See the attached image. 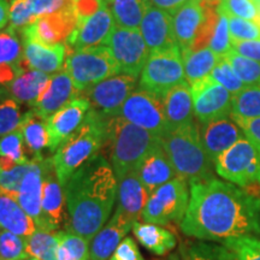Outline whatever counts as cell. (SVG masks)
<instances>
[{
    "label": "cell",
    "mask_w": 260,
    "mask_h": 260,
    "mask_svg": "<svg viewBox=\"0 0 260 260\" xmlns=\"http://www.w3.org/2000/svg\"><path fill=\"white\" fill-rule=\"evenodd\" d=\"M105 46L111 51L122 74L138 77L149 57L147 45L139 29L115 25Z\"/></svg>",
    "instance_id": "obj_11"
},
{
    "label": "cell",
    "mask_w": 260,
    "mask_h": 260,
    "mask_svg": "<svg viewBox=\"0 0 260 260\" xmlns=\"http://www.w3.org/2000/svg\"><path fill=\"white\" fill-rule=\"evenodd\" d=\"M106 125L107 118L89 109L80 128L58 147L52 161L61 186L105 145Z\"/></svg>",
    "instance_id": "obj_5"
},
{
    "label": "cell",
    "mask_w": 260,
    "mask_h": 260,
    "mask_svg": "<svg viewBox=\"0 0 260 260\" xmlns=\"http://www.w3.org/2000/svg\"><path fill=\"white\" fill-rule=\"evenodd\" d=\"M171 18L172 30L178 47L182 52L190 50L206 18L201 0H191L181 6L172 12Z\"/></svg>",
    "instance_id": "obj_21"
},
{
    "label": "cell",
    "mask_w": 260,
    "mask_h": 260,
    "mask_svg": "<svg viewBox=\"0 0 260 260\" xmlns=\"http://www.w3.org/2000/svg\"><path fill=\"white\" fill-rule=\"evenodd\" d=\"M23 135L21 129H16L10 134L0 139V157H8L17 164H25L29 161L24 154Z\"/></svg>",
    "instance_id": "obj_42"
},
{
    "label": "cell",
    "mask_w": 260,
    "mask_h": 260,
    "mask_svg": "<svg viewBox=\"0 0 260 260\" xmlns=\"http://www.w3.org/2000/svg\"><path fill=\"white\" fill-rule=\"evenodd\" d=\"M148 2L149 4L155 6V8L164 10L169 14H172V12L176 11L177 9H180L181 6L191 2V0H148Z\"/></svg>",
    "instance_id": "obj_53"
},
{
    "label": "cell",
    "mask_w": 260,
    "mask_h": 260,
    "mask_svg": "<svg viewBox=\"0 0 260 260\" xmlns=\"http://www.w3.org/2000/svg\"><path fill=\"white\" fill-rule=\"evenodd\" d=\"M89 109L90 104L86 98L76 96L48 117L46 119V126L48 148L51 152H56L65 140L70 138L80 128Z\"/></svg>",
    "instance_id": "obj_16"
},
{
    "label": "cell",
    "mask_w": 260,
    "mask_h": 260,
    "mask_svg": "<svg viewBox=\"0 0 260 260\" xmlns=\"http://www.w3.org/2000/svg\"><path fill=\"white\" fill-rule=\"evenodd\" d=\"M240 128L242 129L243 134L251 141L254 142L256 146L260 147V117L252 119H234Z\"/></svg>",
    "instance_id": "obj_51"
},
{
    "label": "cell",
    "mask_w": 260,
    "mask_h": 260,
    "mask_svg": "<svg viewBox=\"0 0 260 260\" xmlns=\"http://www.w3.org/2000/svg\"><path fill=\"white\" fill-rule=\"evenodd\" d=\"M184 63V75L189 86L205 77H209L222 57L217 56L209 47L200 50H188L182 52Z\"/></svg>",
    "instance_id": "obj_31"
},
{
    "label": "cell",
    "mask_w": 260,
    "mask_h": 260,
    "mask_svg": "<svg viewBox=\"0 0 260 260\" xmlns=\"http://www.w3.org/2000/svg\"><path fill=\"white\" fill-rule=\"evenodd\" d=\"M134 223L113 213L112 218L93 237L90 245V260H109Z\"/></svg>",
    "instance_id": "obj_27"
},
{
    "label": "cell",
    "mask_w": 260,
    "mask_h": 260,
    "mask_svg": "<svg viewBox=\"0 0 260 260\" xmlns=\"http://www.w3.org/2000/svg\"><path fill=\"white\" fill-rule=\"evenodd\" d=\"M0 229L27 239L37 230V225L17 200L0 193Z\"/></svg>",
    "instance_id": "obj_28"
},
{
    "label": "cell",
    "mask_w": 260,
    "mask_h": 260,
    "mask_svg": "<svg viewBox=\"0 0 260 260\" xmlns=\"http://www.w3.org/2000/svg\"><path fill=\"white\" fill-rule=\"evenodd\" d=\"M260 117V87L248 86L233 95L232 118L252 119Z\"/></svg>",
    "instance_id": "obj_35"
},
{
    "label": "cell",
    "mask_w": 260,
    "mask_h": 260,
    "mask_svg": "<svg viewBox=\"0 0 260 260\" xmlns=\"http://www.w3.org/2000/svg\"><path fill=\"white\" fill-rule=\"evenodd\" d=\"M0 230H2V229H0Z\"/></svg>",
    "instance_id": "obj_60"
},
{
    "label": "cell",
    "mask_w": 260,
    "mask_h": 260,
    "mask_svg": "<svg viewBox=\"0 0 260 260\" xmlns=\"http://www.w3.org/2000/svg\"><path fill=\"white\" fill-rule=\"evenodd\" d=\"M115 25V21L105 2L92 16L77 22L76 27L65 41L68 52L103 45L105 46Z\"/></svg>",
    "instance_id": "obj_15"
},
{
    "label": "cell",
    "mask_w": 260,
    "mask_h": 260,
    "mask_svg": "<svg viewBox=\"0 0 260 260\" xmlns=\"http://www.w3.org/2000/svg\"><path fill=\"white\" fill-rule=\"evenodd\" d=\"M116 116L162 138L170 132L165 118L162 96L145 89L134 90L123 104Z\"/></svg>",
    "instance_id": "obj_10"
},
{
    "label": "cell",
    "mask_w": 260,
    "mask_h": 260,
    "mask_svg": "<svg viewBox=\"0 0 260 260\" xmlns=\"http://www.w3.org/2000/svg\"><path fill=\"white\" fill-rule=\"evenodd\" d=\"M24 260H40V259H38V258H34V256H28V258H25Z\"/></svg>",
    "instance_id": "obj_57"
},
{
    "label": "cell",
    "mask_w": 260,
    "mask_h": 260,
    "mask_svg": "<svg viewBox=\"0 0 260 260\" xmlns=\"http://www.w3.org/2000/svg\"><path fill=\"white\" fill-rule=\"evenodd\" d=\"M209 48H211L219 57H224L228 52L232 50V35H230L229 30V21H228L226 14H224L220 10V6L218 21L214 27Z\"/></svg>",
    "instance_id": "obj_41"
},
{
    "label": "cell",
    "mask_w": 260,
    "mask_h": 260,
    "mask_svg": "<svg viewBox=\"0 0 260 260\" xmlns=\"http://www.w3.org/2000/svg\"><path fill=\"white\" fill-rule=\"evenodd\" d=\"M57 260H89V241L73 232H59Z\"/></svg>",
    "instance_id": "obj_37"
},
{
    "label": "cell",
    "mask_w": 260,
    "mask_h": 260,
    "mask_svg": "<svg viewBox=\"0 0 260 260\" xmlns=\"http://www.w3.org/2000/svg\"><path fill=\"white\" fill-rule=\"evenodd\" d=\"M10 21V8L6 0H0V29H3Z\"/></svg>",
    "instance_id": "obj_54"
},
{
    "label": "cell",
    "mask_w": 260,
    "mask_h": 260,
    "mask_svg": "<svg viewBox=\"0 0 260 260\" xmlns=\"http://www.w3.org/2000/svg\"><path fill=\"white\" fill-rule=\"evenodd\" d=\"M37 19L31 0H12L10 6V27L8 30H23V28Z\"/></svg>",
    "instance_id": "obj_43"
},
{
    "label": "cell",
    "mask_w": 260,
    "mask_h": 260,
    "mask_svg": "<svg viewBox=\"0 0 260 260\" xmlns=\"http://www.w3.org/2000/svg\"><path fill=\"white\" fill-rule=\"evenodd\" d=\"M223 260H260V240L242 236L222 242Z\"/></svg>",
    "instance_id": "obj_36"
},
{
    "label": "cell",
    "mask_w": 260,
    "mask_h": 260,
    "mask_svg": "<svg viewBox=\"0 0 260 260\" xmlns=\"http://www.w3.org/2000/svg\"><path fill=\"white\" fill-rule=\"evenodd\" d=\"M232 50L241 56L260 63V40L239 41L232 40Z\"/></svg>",
    "instance_id": "obj_50"
},
{
    "label": "cell",
    "mask_w": 260,
    "mask_h": 260,
    "mask_svg": "<svg viewBox=\"0 0 260 260\" xmlns=\"http://www.w3.org/2000/svg\"><path fill=\"white\" fill-rule=\"evenodd\" d=\"M64 70L70 75L79 93L121 73L111 51L104 45L68 52Z\"/></svg>",
    "instance_id": "obj_6"
},
{
    "label": "cell",
    "mask_w": 260,
    "mask_h": 260,
    "mask_svg": "<svg viewBox=\"0 0 260 260\" xmlns=\"http://www.w3.org/2000/svg\"><path fill=\"white\" fill-rule=\"evenodd\" d=\"M190 90L193 96L194 116L200 123L232 116L233 94L214 81L211 75L191 84Z\"/></svg>",
    "instance_id": "obj_13"
},
{
    "label": "cell",
    "mask_w": 260,
    "mask_h": 260,
    "mask_svg": "<svg viewBox=\"0 0 260 260\" xmlns=\"http://www.w3.org/2000/svg\"><path fill=\"white\" fill-rule=\"evenodd\" d=\"M64 187L58 180L52 158H46L44 168L41 198V219L37 228L56 232L63 222Z\"/></svg>",
    "instance_id": "obj_17"
},
{
    "label": "cell",
    "mask_w": 260,
    "mask_h": 260,
    "mask_svg": "<svg viewBox=\"0 0 260 260\" xmlns=\"http://www.w3.org/2000/svg\"><path fill=\"white\" fill-rule=\"evenodd\" d=\"M138 77L132 75H115L83 90V98L90 104V109L104 118L116 116L130 94L134 92Z\"/></svg>",
    "instance_id": "obj_12"
},
{
    "label": "cell",
    "mask_w": 260,
    "mask_h": 260,
    "mask_svg": "<svg viewBox=\"0 0 260 260\" xmlns=\"http://www.w3.org/2000/svg\"><path fill=\"white\" fill-rule=\"evenodd\" d=\"M214 171L241 188L260 184V147L243 136L214 160Z\"/></svg>",
    "instance_id": "obj_7"
},
{
    "label": "cell",
    "mask_w": 260,
    "mask_h": 260,
    "mask_svg": "<svg viewBox=\"0 0 260 260\" xmlns=\"http://www.w3.org/2000/svg\"><path fill=\"white\" fill-rule=\"evenodd\" d=\"M187 212L181 222L187 236L203 241H225L260 236V200L228 181H194Z\"/></svg>",
    "instance_id": "obj_1"
},
{
    "label": "cell",
    "mask_w": 260,
    "mask_h": 260,
    "mask_svg": "<svg viewBox=\"0 0 260 260\" xmlns=\"http://www.w3.org/2000/svg\"><path fill=\"white\" fill-rule=\"evenodd\" d=\"M189 198L188 182L180 176L175 177L149 194L141 218L146 223L158 225L181 223L187 212Z\"/></svg>",
    "instance_id": "obj_8"
},
{
    "label": "cell",
    "mask_w": 260,
    "mask_h": 260,
    "mask_svg": "<svg viewBox=\"0 0 260 260\" xmlns=\"http://www.w3.org/2000/svg\"><path fill=\"white\" fill-rule=\"evenodd\" d=\"M226 16L228 21H229V30L230 35H232V40H260V25L252 21H248V19H243L229 15Z\"/></svg>",
    "instance_id": "obj_47"
},
{
    "label": "cell",
    "mask_w": 260,
    "mask_h": 260,
    "mask_svg": "<svg viewBox=\"0 0 260 260\" xmlns=\"http://www.w3.org/2000/svg\"><path fill=\"white\" fill-rule=\"evenodd\" d=\"M23 45L22 65L24 69L53 74L65 64L68 56L65 44L46 45L34 40H23Z\"/></svg>",
    "instance_id": "obj_23"
},
{
    "label": "cell",
    "mask_w": 260,
    "mask_h": 260,
    "mask_svg": "<svg viewBox=\"0 0 260 260\" xmlns=\"http://www.w3.org/2000/svg\"><path fill=\"white\" fill-rule=\"evenodd\" d=\"M117 207L115 212L129 222L135 223L141 218L149 193L142 184L136 171H130L118 178Z\"/></svg>",
    "instance_id": "obj_20"
},
{
    "label": "cell",
    "mask_w": 260,
    "mask_h": 260,
    "mask_svg": "<svg viewBox=\"0 0 260 260\" xmlns=\"http://www.w3.org/2000/svg\"><path fill=\"white\" fill-rule=\"evenodd\" d=\"M29 256L40 260H57V251L59 246L58 233L37 228L30 236L25 239Z\"/></svg>",
    "instance_id": "obj_34"
},
{
    "label": "cell",
    "mask_w": 260,
    "mask_h": 260,
    "mask_svg": "<svg viewBox=\"0 0 260 260\" xmlns=\"http://www.w3.org/2000/svg\"><path fill=\"white\" fill-rule=\"evenodd\" d=\"M140 28L149 52L178 46L172 30L171 14L164 10L149 4Z\"/></svg>",
    "instance_id": "obj_22"
},
{
    "label": "cell",
    "mask_w": 260,
    "mask_h": 260,
    "mask_svg": "<svg viewBox=\"0 0 260 260\" xmlns=\"http://www.w3.org/2000/svg\"><path fill=\"white\" fill-rule=\"evenodd\" d=\"M199 132L205 151L213 164L223 152H225L228 148L232 147L235 142L245 136L239 124L229 117L201 123Z\"/></svg>",
    "instance_id": "obj_19"
},
{
    "label": "cell",
    "mask_w": 260,
    "mask_h": 260,
    "mask_svg": "<svg viewBox=\"0 0 260 260\" xmlns=\"http://www.w3.org/2000/svg\"><path fill=\"white\" fill-rule=\"evenodd\" d=\"M77 94L79 92L75 88L70 75L63 70L51 77L41 95L29 106L35 115L46 121L48 117L79 96Z\"/></svg>",
    "instance_id": "obj_18"
},
{
    "label": "cell",
    "mask_w": 260,
    "mask_h": 260,
    "mask_svg": "<svg viewBox=\"0 0 260 260\" xmlns=\"http://www.w3.org/2000/svg\"><path fill=\"white\" fill-rule=\"evenodd\" d=\"M16 165H18V164L15 160H12L11 158L0 157V170L2 171L11 170V169L15 168Z\"/></svg>",
    "instance_id": "obj_55"
},
{
    "label": "cell",
    "mask_w": 260,
    "mask_h": 260,
    "mask_svg": "<svg viewBox=\"0 0 260 260\" xmlns=\"http://www.w3.org/2000/svg\"><path fill=\"white\" fill-rule=\"evenodd\" d=\"M51 77L39 70H24L9 83V90L14 100L30 105L44 92Z\"/></svg>",
    "instance_id": "obj_30"
},
{
    "label": "cell",
    "mask_w": 260,
    "mask_h": 260,
    "mask_svg": "<svg viewBox=\"0 0 260 260\" xmlns=\"http://www.w3.org/2000/svg\"><path fill=\"white\" fill-rule=\"evenodd\" d=\"M211 77H212L214 81H217L219 84H222L224 88L229 90L233 95L241 92V90L246 87L242 81L237 77V75L235 74V71H234L232 65L228 63V60L224 57L220 58L218 63L216 64L212 73H211Z\"/></svg>",
    "instance_id": "obj_44"
},
{
    "label": "cell",
    "mask_w": 260,
    "mask_h": 260,
    "mask_svg": "<svg viewBox=\"0 0 260 260\" xmlns=\"http://www.w3.org/2000/svg\"><path fill=\"white\" fill-rule=\"evenodd\" d=\"M30 167V160L25 164H18L11 170L2 171L0 175V193L8 194L10 197L15 198L21 188L22 181Z\"/></svg>",
    "instance_id": "obj_48"
},
{
    "label": "cell",
    "mask_w": 260,
    "mask_h": 260,
    "mask_svg": "<svg viewBox=\"0 0 260 260\" xmlns=\"http://www.w3.org/2000/svg\"><path fill=\"white\" fill-rule=\"evenodd\" d=\"M109 260H145L132 237H124Z\"/></svg>",
    "instance_id": "obj_49"
},
{
    "label": "cell",
    "mask_w": 260,
    "mask_h": 260,
    "mask_svg": "<svg viewBox=\"0 0 260 260\" xmlns=\"http://www.w3.org/2000/svg\"><path fill=\"white\" fill-rule=\"evenodd\" d=\"M169 260H183V259H181L180 255H178V254H172Z\"/></svg>",
    "instance_id": "obj_56"
},
{
    "label": "cell",
    "mask_w": 260,
    "mask_h": 260,
    "mask_svg": "<svg viewBox=\"0 0 260 260\" xmlns=\"http://www.w3.org/2000/svg\"><path fill=\"white\" fill-rule=\"evenodd\" d=\"M45 160L42 155H35L30 159V167L22 181L21 188L14 199L18 201L22 209L31 217L38 225L41 219L42 180H44Z\"/></svg>",
    "instance_id": "obj_24"
},
{
    "label": "cell",
    "mask_w": 260,
    "mask_h": 260,
    "mask_svg": "<svg viewBox=\"0 0 260 260\" xmlns=\"http://www.w3.org/2000/svg\"><path fill=\"white\" fill-rule=\"evenodd\" d=\"M186 81L182 51L178 46L149 53L140 77V89L162 96Z\"/></svg>",
    "instance_id": "obj_9"
},
{
    "label": "cell",
    "mask_w": 260,
    "mask_h": 260,
    "mask_svg": "<svg viewBox=\"0 0 260 260\" xmlns=\"http://www.w3.org/2000/svg\"><path fill=\"white\" fill-rule=\"evenodd\" d=\"M22 116L19 106L14 99H5L0 103V138L19 128Z\"/></svg>",
    "instance_id": "obj_46"
},
{
    "label": "cell",
    "mask_w": 260,
    "mask_h": 260,
    "mask_svg": "<svg viewBox=\"0 0 260 260\" xmlns=\"http://www.w3.org/2000/svg\"><path fill=\"white\" fill-rule=\"evenodd\" d=\"M160 141L177 176L189 183L213 177L214 164L205 151L199 126L194 122L170 130Z\"/></svg>",
    "instance_id": "obj_4"
},
{
    "label": "cell",
    "mask_w": 260,
    "mask_h": 260,
    "mask_svg": "<svg viewBox=\"0 0 260 260\" xmlns=\"http://www.w3.org/2000/svg\"><path fill=\"white\" fill-rule=\"evenodd\" d=\"M160 142V138L121 116L107 119L105 145L109 146L110 164L117 180L130 171H136L146 155Z\"/></svg>",
    "instance_id": "obj_3"
},
{
    "label": "cell",
    "mask_w": 260,
    "mask_h": 260,
    "mask_svg": "<svg viewBox=\"0 0 260 260\" xmlns=\"http://www.w3.org/2000/svg\"><path fill=\"white\" fill-rule=\"evenodd\" d=\"M254 2H256V3H258V2H260V0H254Z\"/></svg>",
    "instance_id": "obj_58"
},
{
    "label": "cell",
    "mask_w": 260,
    "mask_h": 260,
    "mask_svg": "<svg viewBox=\"0 0 260 260\" xmlns=\"http://www.w3.org/2000/svg\"><path fill=\"white\" fill-rule=\"evenodd\" d=\"M0 175H2V170H0Z\"/></svg>",
    "instance_id": "obj_59"
},
{
    "label": "cell",
    "mask_w": 260,
    "mask_h": 260,
    "mask_svg": "<svg viewBox=\"0 0 260 260\" xmlns=\"http://www.w3.org/2000/svg\"><path fill=\"white\" fill-rule=\"evenodd\" d=\"M118 181L112 165L95 154L71 175L64 184L70 232L92 241L111 216Z\"/></svg>",
    "instance_id": "obj_2"
},
{
    "label": "cell",
    "mask_w": 260,
    "mask_h": 260,
    "mask_svg": "<svg viewBox=\"0 0 260 260\" xmlns=\"http://www.w3.org/2000/svg\"><path fill=\"white\" fill-rule=\"evenodd\" d=\"M136 172L149 194L158 187L177 177L174 165L162 148L161 142L146 155L136 169Z\"/></svg>",
    "instance_id": "obj_25"
},
{
    "label": "cell",
    "mask_w": 260,
    "mask_h": 260,
    "mask_svg": "<svg viewBox=\"0 0 260 260\" xmlns=\"http://www.w3.org/2000/svg\"><path fill=\"white\" fill-rule=\"evenodd\" d=\"M133 233L146 249L159 256L167 255L177 245L174 233L158 224L141 223L138 220L133 225Z\"/></svg>",
    "instance_id": "obj_29"
},
{
    "label": "cell",
    "mask_w": 260,
    "mask_h": 260,
    "mask_svg": "<svg viewBox=\"0 0 260 260\" xmlns=\"http://www.w3.org/2000/svg\"><path fill=\"white\" fill-rule=\"evenodd\" d=\"M22 135H23L24 144L27 149L34 155H40L44 148L48 147V133L46 121L29 111L22 117V122L19 124Z\"/></svg>",
    "instance_id": "obj_33"
},
{
    "label": "cell",
    "mask_w": 260,
    "mask_h": 260,
    "mask_svg": "<svg viewBox=\"0 0 260 260\" xmlns=\"http://www.w3.org/2000/svg\"><path fill=\"white\" fill-rule=\"evenodd\" d=\"M22 48L14 31L0 32V68L22 67Z\"/></svg>",
    "instance_id": "obj_39"
},
{
    "label": "cell",
    "mask_w": 260,
    "mask_h": 260,
    "mask_svg": "<svg viewBox=\"0 0 260 260\" xmlns=\"http://www.w3.org/2000/svg\"><path fill=\"white\" fill-rule=\"evenodd\" d=\"M115 24L128 29H139L149 6L148 0H105Z\"/></svg>",
    "instance_id": "obj_32"
},
{
    "label": "cell",
    "mask_w": 260,
    "mask_h": 260,
    "mask_svg": "<svg viewBox=\"0 0 260 260\" xmlns=\"http://www.w3.org/2000/svg\"><path fill=\"white\" fill-rule=\"evenodd\" d=\"M74 0H68L59 11L42 15L23 28V40H34L46 45L61 44L76 27Z\"/></svg>",
    "instance_id": "obj_14"
},
{
    "label": "cell",
    "mask_w": 260,
    "mask_h": 260,
    "mask_svg": "<svg viewBox=\"0 0 260 260\" xmlns=\"http://www.w3.org/2000/svg\"><path fill=\"white\" fill-rule=\"evenodd\" d=\"M68 0H31L32 10L38 17L42 15L53 14V12L59 11L63 8Z\"/></svg>",
    "instance_id": "obj_52"
},
{
    "label": "cell",
    "mask_w": 260,
    "mask_h": 260,
    "mask_svg": "<svg viewBox=\"0 0 260 260\" xmlns=\"http://www.w3.org/2000/svg\"><path fill=\"white\" fill-rule=\"evenodd\" d=\"M228 63L232 65L240 80L246 87L259 86L260 87V63L252 60L239 54L234 50H230L224 56Z\"/></svg>",
    "instance_id": "obj_38"
},
{
    "label": "cell",
    "mask_w": 260,
    "mask_h": 260,
    "mask_svg": "<svg viewBox=\"0 0 260 260\" xmlns=\"http://www.w3.org/2000/svg\"><path fill=\"white\" fill-rule=\"evenodd\" d=\"M220 10L224 14L243 19L259 22V8L254 0H220Z\"/></svg>",
    "instance_id": "obj_45"
},
{
    "label": "cell",
    "mask_w": 260,
    "mask_h": 260,
    "mask_svg": "<svg viewBox=\"0 0 260 260\" xmlns=\"http://www.w3.org/2000/svg\"><path fill=\"white\" fill-rule=\"evenodd\" d=\"M165 118L170 130L194 122V106L190 86L187 81L168 90L162 95Z\"/></svg>",
    "instance_id": "obj_26"
},
{
    "label": "cell",
    "mask_w": 260,
    "mask_h": 260,
    "mask_svg": "<svg viewBox=\"0 0 260 260\" xmlns=\"http://www.w3.org/2000/svg\"><path fill=\"white\" fill-rule=\"evenodd\" d=\"M28 256L24 237L0 230V260H24Z\"/></svg>",
    "instance_id": "obj_40"
}]
</instances>
